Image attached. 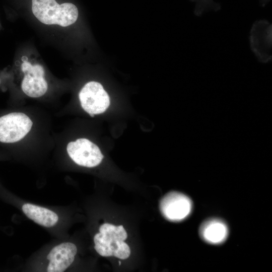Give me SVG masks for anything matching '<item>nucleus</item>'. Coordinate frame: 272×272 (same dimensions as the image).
I'll list each match as a JSON object with an SVG mask.
<instances>
[{
  "label": "nucleus",
  "mask_w": 272,
  "mask_h": 272,
  "mask_svg": "<svg viewBox=\"0 0 272 272\" xmlns=\"http://www.w3.org/2000/svg\"><path fill=\"white\" fill-rule=\"evenodd\" d=\"M31 2L33 15L43 24L66 27L76 22L78 18V9L71 3L59 4L55 0H32Z\"/></svg>",
  "instance_id": "1"
},
{
  "label": "nucleus",
  "mask_w": 272,
  "mask_h": 272,
  "mask_svg": "<svg viewBox=\"0 0 272 272\" xmlns=\"http://www.w3.org/2000/svg\"><path fill=\"white\" fill-rule=\"evenodd\" d=\"M32 125L30 118L22 112H11L0 116V143L12 144L20 141Z\"/></svg>",
  "instance_id": "2"
},
{
  "label": "nucleus",
  "mask_w": 272,
  "mask_h": 272,
  "mask_svg": "<svg viewBox=\"0 0 272 272\" xmlns=\"http://www.w3.org/2000/svg\"><path fill=\"white\" fill-rule=\"evenodd\" d=\"M249 43L251 50L259 62L267 63L271 60L272 26L265 20L255 22L251 29Z\"/></svg>",
  "instance_id": "3"
},
{
  "label": "nucleus",
  "mask_w": 272,
  "mask_h": 272,
  "mask_svg": "<svg viewBox=\"0 0 272 272\" xmlns=\"http://www.w3.org/2000/svg\"><path fill=\"white\" fill-rule=\"evenodd\" d=\"M99 230V233L94 237L95 249L102 256H114L119 246L127 237L125 229L122 225L104 223Z\"/></svg>",
  "instance_id": "4"
},
{
  "label": "nucleus",
  "mask_w": 272,
  "mask_h": 272,
  "mask_svg": "<svg viewBox=\"0 0 272 272\" xmlns=\"http://www.w3.org/2000/svg\"><path fill=\"white\" fill-rule=\"evenodd\" d=\"M79 97L82 107L92 117L103 113L110 105L108 94L102 85L97 82L86 84L81 90Z\"/></svg>",
  "instance_id": "5"
},
{
  "label": "nucleus",
  "mask_w": 272,
  "mask_h": 272,
  "mask_svg": "<svg viewBox=\"0 0 272 272\" xmlns=\"http://www.w3.org/2000/svg\"><path fill=\"white\" fill-rule=\"evenodd\" d=\"M70 158L78 165L86 167L98 165L104 156L99 147L87 139L70 142L66 147Z\"/></svg>",
  "instance_id": "6"
},
{
  "label": "nucleus",
  "mask_w": 272,
  "mask_h": 272,
  "mask_svg": "<svg viewBox=\"0 0 272 272\" xmlns=\"http://www.w3.org/2000/svg\"><path fill=\"white\" fill-rule=\"evenodd\" d=\"M192 208L191 199L186 195L171 191L165 195L160 202V210L168 220L179 222L186 218Z\"/></svg>",
  "instance_id": "7"
},
{
  "label": "nucleus",
  "mask_w": 272,
  "mask_h": 272,
  "mask_svg": "<svg viewBox=\"0 0 272 272\" xmlns=\"http://www.w3.org/2000/svg\"><path fill=\"white\" fill-rule=\"evenodd\" d=\"M21 69L25 76L21 88L27 96L37 98L43 96L47 91L48 85L45 81L44 70L39 64L32 65L28 61H24Z\"/></svg>",
  "instance_id": "8"
},
{
  "label": "nucleus",
  "mask_w": 272,
  "mask_h": 272,
  "mask_svg": "<svg viewBox=\"0 0 272 272\" xmlns=\"http://www.w3.org/2000/svg\"><path fill=\"white\" fill-rule=\"evenodd\" d=\"M77 252V246L71 242H63L54 247L47 256L49 261L47 271H64L73 262Z\"/></svg>",
  "instance_id": "9"
},
{
  "label": "nucleus",
  "mask_w": 272,
  "mask_h": 272,
  "mask_svg": "<svg viewBox=\"0 0 272 272\" xmlns=\"http://www.w3.org/2000/svg\"><path fill=\"white\" fill-rule=\"evenodd\" d=\"M201 238L212 244L224 242L228 235V229L223 221L218 219H211L204 222L199 228Z\"/></svg>",
  "instance_id": "10"
},
{
  "label": "nucleus",
  "mask_w": 272,
  "mask_h": 272,
  "mask_svg": "<svg viewBox=\"0 0 272 272\" xmlns=\"http://www.w3.org/2000/svg\"><path fill=\"white\" fill-rule=\"evenodd\" d=\"M22 209L28 218L43 227H52L58 220L55 213L45 208L27 203L23 205Z\"/></svg>",
  "instance_id": "11"
},
{
  "label": "nucleus",
  "mask_w": 272,
  "mask_h": 272,
  "mask_svg": "<svg viewBox=\"0 0 272 272\" xmlns=\"http://www.w3.org/2000/svg\"><path fill=\"white\" fill-rule=\"evenodd\" d=\"M119 265L121 264V262H120V261H119Z\"/></svg>",
  "instance_id": "12"
},
{
  "label": "nucleus",
  "mask_w": 272,
  "mask_h": 272,
  "mask_svg": "<svg viewBox=\"0 0 272 272\" xmlns=\"http://www.w3.org/2000/svg\"><path fill=\"white\" fill-rule=\"evenodd\" d=\"M0 84H1V80H0Z\"/></svg>",
  "instance_id": "13"
}]
</instances>
